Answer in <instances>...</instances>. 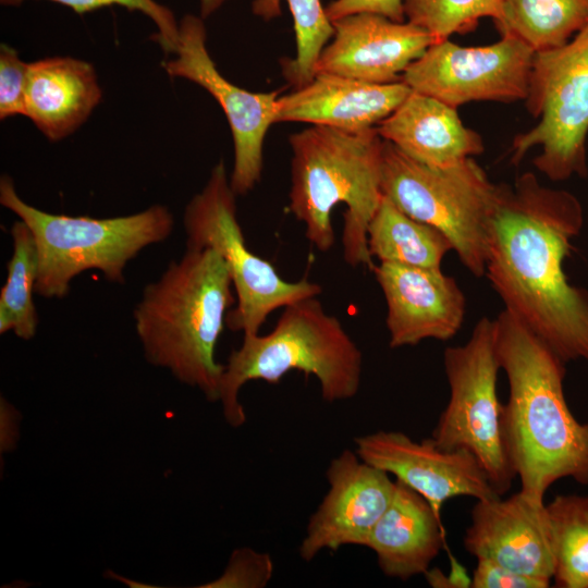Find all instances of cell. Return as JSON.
I'll list each match as a JSON object with an SVG mask.
<instances>
[{
    "label": "cell",
    "mask_w": 588,
    "mask_h": 588,
    "mask_svg": "<svg viewBox=\"0 0 588 588\" xmlns=\"http://www.w3.org/2000/svg\"><path fill=\"white\" fill-rule=\"evenodd\" d=\"M588 24V0H503L494 22L500 35H511L536 52L565 45Z\"/></svg>",
    "instance_id": "23"
},
{
    "label": "cell",
    "mask_w": 588,
    "mask_h": 588,
    "mask_svg": "<svg viewBox=\"0 0 588 588\" xmlns=\"http://www.w3.org/2000/svg\"><path fill=\"white\" fill-rule=\"evenodd\" d=\"M526 109L538 123L516 135L511 162L518 164L532 148L535 168L551 181L586 177L588 136V24L565 45L536 52Z\"/></svg>",
    "instance_id": "9"
},
{
    "label": "cell",
    "mask_w": 588,
    "mask_h": 588,
    "mask_svg": "<svg viewBox=\"0 0 588 588\" xmlns=\"http://www.w3.org/2000/svg\"><path fill=\"white\" fill-rule=\"evenodd\" d=\"M555 585L588 588V495H556L546 505Z\"/></svg>",
    "instance_id": "25"
},
{
    "label": "cell",
    "mask_w": 588,
    "mask_h": 588,
    "mask_svg": "<svg viewBox=\"0 0 588 588\" xmlns=\"http://www.w3.org/2000/svg\"><path fill=\"white\" fill-rule=\"evenodd\" d=\"M402 81L375 84L329 73H316L306 85L278 99V122H304L341 131L375 127L407 97Z\"/></svg>",
    "instance_id": "18"
},
{
    "label": "cell",
    "mask_w": 588,
    "mask_h": 588,
    "mask_svg": "<svg viewBox=\"0 0 588 588\" xmlns=\"http://www.w3.org/2000/svg\"><path fill=\"white\" fill-rule=\"evenodd\" d=\"M367 245L380 262L424 268H441L444 256L453 250L442 232L409 217L385 196L369 222Z\"/></svg>",
    "instance_id": "22"
},
{
    "label": "cell",
    "mask_w": 588,
    "mask_h": 588,
    "mask_svg": "<svg viewBox=\"0 0 588 588\" xmlns=\"http://www.w3.org/2000/svg\"><path fill=\"white\" fill-rule=\"evenodd\" d=\"M495 350L509 381L503 441L519 492L542 504L565 477L588 485V424L571 413L563 391L565 362L507 310L494 319Z\"/></svg>",
    "instance_id": "2"
},
{
    "label": "cell",
    "mask_w": 588,
    "mask_h": 588,
    "mask_svg": "<svg viewBox=\"0 0 588 588\" xmlns=\"http://www.w3.org/2000/svg\"><path fill=\"white\" fill-rule=\"evenodd\" d=\"M206 42L204 19L184 15L179 22L175 57L163 61L162 68L170 77H183L201 86L222 108L234 145L230 184L236 195H245L260 181L264 142L269 127L277 123L282 89L253 93L236 86L219 72Z\"/></svg>",
    "instance_id": "12"
},
{
    "label": "cell",
    "mask_w": 588,
    "mask_h": 588,
    "mask_svg": "<svg viewBox=\"0 0 588 588\" xmlns=\"http://www.w3.org/2000/svg\"><path fill=\"white\" fill-rule=\"evenodd\" d=\"M443 366L450 399L431 438L441 449H463L474 454L492 487L503 495L516 475L502 433L494 319L482 317L466 343L446 347Z\"/></svg>",
    "instance_id": "10"
},
{
    "label": "cell",
    "mask_w": 588,
    "mask_h": 588,
    "mask_svg": "<svg viewBox=\"0 0 588 588\" xmlns=\"http://www.w3.org/2000/svg\"><path fill=\"white\" fill-rule=\"evenodd\" d=\"M381 189L403 212L442 232L464 267L485 277L499 184L473 157L431 167L383 140Z\"/></svg>",
    "instance_id": "7"
},
{
    "label": "cell",
    "mask_w": 588,
    "mask_h": 588,
    "mask_svg": "<svg viewBox=\"0 0 588 588\" xmlns=\"http://www.w3.org/2000/svg\"><path fill=\"white\" fill-rule=\"evenodd\" d=\"M551 581L523 575L487 559H477L473 588H547Z\"/></svg>",
    "instance_id": "31"
},
{
    "label": "cell",
    "mask_w": 588,
    "mask_h": 588,
    "mask_svg": "<svg viewBox=\"0 0 588 588\" xmlns=\"http://www.w3.org/2000/svg\"><path fill=\"white\" fill-rule=\"evenodd\" d=\"M584 224L578 198L542 185L535 173L499 184L486 273L515 316L565 363L588 360V292L572 285L563 264Z\"/></svg>",
    "instance_id": "1"
},
{
    "label": "cell",
    "mask_w": 588,
    "mask_h": 588,
    "mask_svg": "<svg viewBox=\"0 0 588 588\" xmlns=\"http://www.w3.org/2000/svg\"><path fill=\"white\" fill-rule=\"evenodd\" d=\"M372 272L387 304L390 347L414 346L428 339L448 341L462 328L465 295L441 268L382 261Z\"/></svg>",
    "instance_id": "15"
},
{
    "label": "cell",
    "mask_w": 588,
    "mask_h": 588,
    "mask_svg": "<svg viewBox=\"0 0 588 588\" xmlns=\"http://www.w3.org/2000/svg\"><path fill=\"white\" fill-rule=\"evenodd\" d=\"M289 142V209L305 224L307 240L320 252H329L335 241L332 209L344 204L343 259L353 268L372 270L367 229L383 197V139L377 127L347 132L311 125L291 134Z\"/></svg>",
    "instance_id": "4"
},
{
    "label": "cell",
    "mask_w": 588,
    "mask_h": 588,
    "mask_svg": "<svg viewBox=\"0 0 588 588\" xmlns=\"http://www.w3.org/2000/svg\"><path fill=\"white\" fill-rule=\"evenodd\" d=\"M226 1L229 0H199L200 16L205 20L213 14Z\"/></svg>",
    "instance_id": "34"
},
{
    "label": "cell",
    "mask_w": 588,
    "mask_h": 588,
    "mask_svg": "<svg viewBox=\"0 0 588 588\" xmlns=\"http://www.w3.org/2000/svg\"><path fill=\"white\" fill-rule=\"evenodd\" d=\"M535 51L511 35L487 46L449 39L431 45L401 76L412 90L453 108L473 101L514 102L528 95Z\"/></svg>",
    "instance_id": "11"
},
{
    "label": "cell",
    "mask_w": 588,
    "mask_h": 588,
    "mask_svg": "<svg viewBox=\"0 0 588 588\" xmlns=\"http://www.w3.org/2000/svg\"><path fill=\"white\" fill-rule=\"evenodd\" d=\"M230 270L211 247L186 248L136 304L135 331L146 359L180 382L219 401L224 365L216 359L218 340L235 303Z\"/></svg>",
    "instance_id": "3"
},
{
    "label": "cell",
    "mask_w": 588,
    "mask_h": 588,
    "mask_svg": "<svg viewBox=\"0 0 588 588\" xmlns=\"http://www.w3.org/2000/svg\"><path fill=\"white\" fill-rule=\"evenodd\" d=\"M29 63L7 44L0 46V119L25 115V93Z\"/></svg>",
    "instance_id": "30"
},
{
    "label": "cell",
    "mask_w": 588,
    "mask_h": 588,
    "mask_svg": "<svg viewBox=\"0 0 588 588\" xmlns=\"http://www.w3.org/2000/svg\"><path fill=\"white\" fill-rule=\"evenodd\" d=\"M26 0H0L2 5L17 7ZM70 8L83 15L106 7L119 5L128 11H138L148 16L157 26L158 33L152 35L166 54L176 50L179 41V22L173 12L155 0H47Z\"/></svg>",
    "instance_id": "28"
},
{
    "label": "cell",
    "mask_w": 588,
    "mask_h": 588,
    "mask_svg": "<svg viewBox=\"0 0 588 588\" xmlns=\"http://www.w3.org/2000/svg\"><path fill=\"white\" fill-rule=\"evenodd\" d=\"M452 562V576L442 575L439 569L427 571L424 575L426 576L428 583L432 587H470L471 578H469L462 565H460L453 556H451Z\"/></svg>",
    "instance_id": "33"
},
{
    "label": "cell",
    "mask_w": 588,
    "mask_h": 588,
    "mask_svg": "<svg viewBox=\"0 0 588 588\" xmlns=\"http://www.w3.org/2000/svg\"><path fill=\"white\" fill-rule=\"evenodd\" d=\"M236 194L220 160L204 188L185 207L183 226L186 248L211 247L224 259L231 273L236 306L226 315L230 330L257 334L268 316L294 302L318 296V283L286 281L268 260L246 245L236 217Z\"/></svg>",
    "instance_id": "8"
},
{
    "label": "cell",
    "mask_w": 588,
    "mask_h": 588,
    "mask_svg": "<svg viewBox=\"0 0 588 588\" xmlns=\"http://www.w3.org/2000/svg\"><path fill=\"white\" fill-rule=\"evenodd\" d=\"M273 568L268 553L241 548L232 553L224 573L204 587L264 588L272 578Z\"/></svg>",
    "instance_id": "29"
},
{
    "label": "cell",
    "mask_w": 588,
    "mask_h": 588,
    "mask_svg": "<svg viewBox=\"0 0 588 588\" xmlns=\"http://www.w3.org/2000/svg\"><path fill=\"white\" fill-rule=\"evenodd\" d=\"M331 22L346 15L369 12L395 22H405L403 0H334L326 8Z\"/></svg>",
    "instance_id": "32"
},
{
    "label": "cell",
    "mask_w": 588,
    "mask_h": 588,
    "mask_svg": "<svg viewBox=\"0 0 588 588\" xmlns=\"http://www.w3.org/2000/svg\"><path fill=\"white\" fill-rule=\"evenodd\" d=\"M294 22L296 54L281 60L282 74L294 88L309 83L315 76L317 60L334 27L321 0H284ZM281 0H254L252 12L264 21L281 15Z\"/></svg>",
    "instance_id": "26"
},
{
    "label": "cell",
    "mask_w": 588,
    "mask_h": 588,
    "mask_svg": "<svg viewBox=\"0 0 588 588\" xmlns=\"http://www.w3.org/2000/svg\"><path fill=\"white\" fill-rule=\"evenodd\" d=\"M355 446L362 460L424 497L440 519L442 505L450 499L502 497L474 454L441 449L432 438L417 442L403 432L381 430L355 438Z\"/></svg>",
    "instance_id": "13"
},
{
    "label": "cell",
    "mask_w": 588,
    "mask_h": 588,
    "mask_svg": "<svg viewBox=\"0 0 588 588\" xmlns=\"http://www.w3.org/2000/svg\"><path fill=\"white\" fill-rule=\"evenodd\" d=\"M466 551L516 573L548 581L554 575V555L546 504L519 491L477 500L464 536Z\"/></svg>",
    "instance_id": "17"
},
{
    "label": "cell",
    "mask_w": 588,
    "mask_h": 588,
    "mask_svg": "<svg viewBox=\"0 0 588 588\" xmlns=\"http://www.w3.org/2000/svg\"><path fill=\"white\" fill-rule=\"evenodd\" d=\"M0 204L30 229L37 245L35 294L62 298L79 273L97 269L114 283H124V269L145 247L166 241L174 218L163 205L121 217L96 219L42 211L24 201L9 175L0 179Z\"/></svg>",
    "instance_id": "6"
},
{
    "label": "cell",
    "mask_w": 588,
    "mask_h": 588,
    "mask_svg": "<svg viewBox=\"0 0 588 588\" xmlns=\"http://www.w3.org/2000/svg\"><path fill=\"white\" fill-rule=\"evenodd\" d=\"M93 64L72 57L29 63L25 115L51 142L75 132L101 101Z\"/></svg>",
    "instance_id": "20"
},
{
    "label": "cell",
    "mask_w": 588,
    "mask_h": 588,
    "mask_svg": "<svg viewBox=\"0 0 588 588\" xmlns=\"http://www.w3.org/2000/svg\"><path fill=\"white\" fill-rule=\"evenodd\" d=\"M11 237L12 255L0 291V333L12 331L22 340H30L38 327L33 299L38 274L37 245L30 229L22 220L12 224Z\"/></svg>",
    "instance_id": "24"
},
{
    "label": "cell",
    "mask_w": 588,
    "mask_h": 588,
    "mask_svg": "<svg viewBox=\"0 0 588 588\" xmlns=\"http://www.w3.org/2000/svg\"><path fill=\"white\" fill-rule=\"evenodd\" d=\"M383 140L431 167H445L480 155L481 136L461 120L457 109L411 90L377 126Z\"/></svg>",
    "instance_id": "19"
},
{
    "label": "cell",
    "mask_w": 588,
    "mask_h": 588,
    "mask_svg": "<svg viewBox=\"0 0 588 588\" xmlns=\"http://www.w3.org/2000/svg\"><path fill=\"white\" fill-rule=\"evenodd\" d=\"M329 490L309 517L299 556L311 561L323 550L366 546L370 531L389 506L395 480L348 449L327 469Z\"/></svg>",
    "instance_id": "14"
},
{
    "label": "cell",
    "mask_w": 588,
    "mask_h": 588,
    "mask_svg": "<svg viewBox=\"0 0 588 588\" xmlns=\"http://www.w3.org/2000/svg\"><path fill=\"white\" fill-rule=\"evenodd\" d=\"M291 370L315 376L326 402L352 399L359 390L363 354L317 296L286 305L269 333L246 334L241 347L231 352L219 395L228 424L237 428L246 420L238 401L246 382L277 384Z\"/></svg>",
    "instance_id": "5"
},
{
    "label": "cell",
    "mask_w": 588,
    "mask_h": 588,
    "mask_svg": "<svg viewBox=\"0 0 588 588\" xmlns=\"http://www.w3.org/2000/svg\"><path fill=\"white\" fill-rule=\"evenodd\" d=\"M444 539L442 520L428 501L395 479L393 498L365 547L376 553L385 576L406 580L429 569Z\"/></svg>",
    "instance_id": "21"
},
{
    "label": "cell",
    "mask_w": 588,
    "mask_h": 588,
    "mask_svg": "<svg viewBox=\"0 0 588 588\" xmlns=\"http://www.w3.org/2000/svg\"><path fill=\"white\" fill-rule=\"evenodd\" d=\"M334 34L322 49L315 73H329L375 84L401 81L411 63L436 41L409 22L362 12L332 22Z\"/></svg>",
    "instance_id": "16"
},
{
    "label": "cell",
    "mask_w": 588,
    "mask_h": 588,
    "mask_svg": "<svg viewBox=\"0 0 588 588\" xmlns=\"http://www.w3.org/2000/svg\"><path fill=\"white\" fill-rule=\"evenodd\" d=\"M503 0H403L407 22L431 34L436 41L474 30L482 17H501Z\"/></svg>",
    "instance_id": "27"
}]
</instances>
